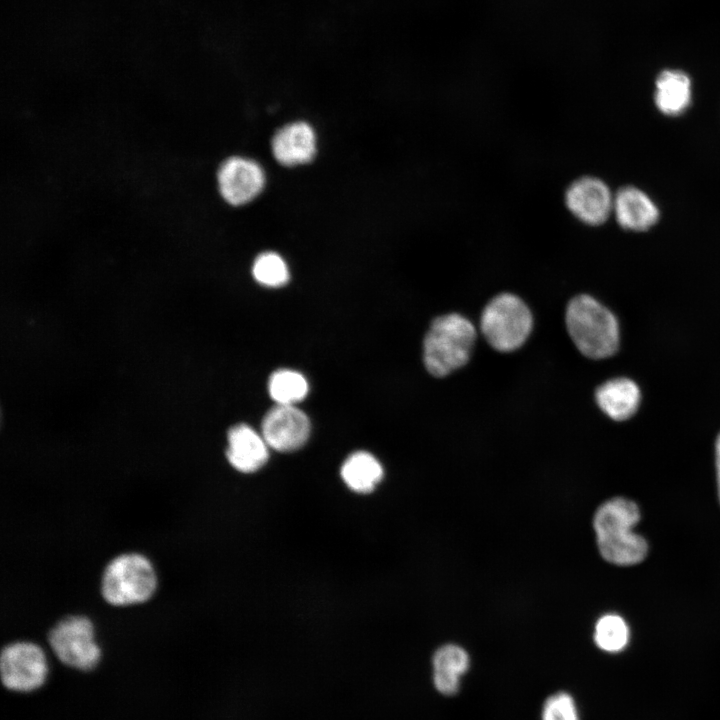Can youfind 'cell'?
<instances>
[{"instance_id": "5b68a950", "label": "cell", "mask_w": 720, "mask_h": 720, "mask_svg": "<svg viewBox=\"0 0 720 720\" xmlns=\"http://www.w3.org/2000/svg\"><path fill=\"white\" fill-rule=\"evenodd\" d=\"M533 327L532 314L516 295L503 293L494 297L484 308L481 331L487 342L500 352L519 348Z\"/></svg>"}, {"instance_id": "5bb4252c", "label": "cell", "mask_w": 720, "mask_h": 720, "mask_svg": "<svg viewBox=\"0 0 720 720\" xmlns=\"http://www.w3.org/2000/svg\"><path fill=\"white\" fill-rule=\"evenodd\" d=\"M595 399L608 417L615 421H624L638 410L641 393L634 381L619 377L601 384L596 390Z\"/></svg>"}, {"instance_id": "ffe728a7", "label": "cell", "mask_w": 720, "mask_h": 720, "mask_svg": "<svg viewBox=\"0 0 720 720\" xmlns=\"http://www.w3.org/2000/svg\"><path fill=\"white\" fill-rule=\"evenodd\" d=\"M255 280L267 287H280L287 283L289 271L286 262L275 252L258 255L252 266Z\"/></svg>"}, {"instance_id": "7c38bea8", "label": "cell", "mask_w": 720, "mask_h": 720, "mask_svg": "<svg viewBox=\"0 0 720 720\" xmlns=\"http://www.w3.org/2000/svg\"><path fill=\"white\" fill-rule=\"evenodd\" d=\"M612 214L623 229L638 232L648 230L659 218L658 207L652 199L632 186L623 187L614 195Z\"/></svg>"}, {"instance_id": "52a82bcc", "label": "cell", "mask_w": 720, "mask_h": 720, "mask_svg": "<svg viewBox=\"0 0 720 720\" xmlns=\"http://www.w3.org/2000/svg\"><path fill=\"white\" fill-rule=\"evenodd\" d=\"M0 675L3 686L10 691L29 693L39 689L48 676L45 652L30 641L6 645L0 656Z\"/></svg>"}, {"instance_id": "8fae6325", "label": "cell", "mask_w": 720, "mask_h": 720, "mask_svg": "<svg viewBox=\"0 0 720 720\" xmlns=\"http://www.w3.org/2000/svg\"><path fill=\"white\" fill-rule=\"evenodd\" d=\"M275 159L284 166L311 161L316 153V135L306 122L298 121L280 128L272 139Z\"/></svg>"}, {"instance_id": "2e32d148", "label": "cell", "mask_w": 720, "mask_h": 720, "mask_svg": "<svg viewBox=\"0 0 720 720\" xmlns=\"http://www.w3.org/2000/svg\"><path fill=\"white\" fill-rule=\"evenodd\" d=\"M691 80L680 70H664L655 82V105L668 116H677L686 111L691 102Z\"/></svg>"}, {"instance_id": "ac0fdd59", "label": "cell", "mask_w": 720, "mask_h": 720, "mask_svg": "<svg viewBox=\"0 0 720 720\" xmlns=\"http://www.w3.org/2000/svg\"><path fill=\"white\" fill-rule=\"evenodd\" d=\"M268 392L278 405H295L306 397L308 383L299 372L280 369L270 376Z\"/></svg>"}, {"instance_id": "e0dca14e", "label": "cell", "mask_w": 720, "mask_h": 720, "mask_svg": "<svg viewBox=\"0 0 720 720\" xmlns=\"http://www.w3.org/2000/svg\"><path fill=\"white\" fill-rule=\"evenodd\" d=\"M340 473L343 481L351 490L368 493L382 479L383 468L373 455L365 451H358L344 461Z\"/></svg>"}, {"instance_id": "ba28073f", "label": "cell", "mask_w": 720, "mask_h": 720, "mask_svg": "<svg viewBox=\"0 0 720 720\" xmlns=\"http://www.w3.org/2000/svg\"><path fill=\"white\" fill-rule=\"evenodd\" d=\"M609 186L595 176H581L565 189L564 204L567 211L579 222L599 226L606 222L613 210Z\"/></svg>"}, {"instance_id": "d6986e66", "label": "cell", "mask_w": 720, "mask_h": 720, "mask_svg": "<svg viewBox=\"0 0 720 720\" xmlns=\"http://www.w3.org/2000/svg\"><path fill=\"white\" fill-rule=\"evenodd\" d=\"M594 641L605 652L622 651L629 641V628L617 614H606L598 619L594 629Z\"/></svg>"}, {"instance_id": "30bf717a", "label": "cell", "mask_w": 720, "mask_h": 720, "mask_svg": "<svg viewBox=\"0 0 720 720\" xmlns=\"http://www.w3.org/2000/svg\"><path fill=\"white\" fill-rule=\"evenodd\" d=\"M307 415L295 405H276L265 415L262 435L268 446L280 451H294L305 444L310 435Z\"/></svg>"}, {"instance_id": "7a4b0ae2", "label": "cell", "mask_w": 720, "mask_h": 720, "mask_svg": "<svg viewBox=\"0 0 720 720\" xmlns=\"http://www.w3.org/2000/svg\"><path fill=\"white\" fill-rule=\"evenodd\" d=\"M568 333L578 350L588 358L612 356L619 346V324L614 314L589 295H578L566 310Z\"/></svg>"}, {"instance_id": "9a60e30c", "label": "cell", "mask_w": 720, "mask_h": 720, "mask_svg": "<svg viewBox=\"0 0 720 720\" xmlns=\"http://www.w3.org/2000/svg\"><path fill=\"white\" fill-rule=\"evenodd\" d=\"M433 682L443 695L451 696L458 692L460 679L467 672L470 658L464 648L456 644L439 647L433 656Z\"/></svg>"}, {"instance_id": "7402d4cb", "label": "cell", "mask_w": 720, "mask_h": 720, "mask_svg": "<svg viewBox=\"0 0 720 720\" xmlns=\"http://www.w3.org/2000/svg\"><path fill=\"white\" fill-rule=\"evenodd\" d=\"M715 466H716V478H717V491L720 502V433L718 434L715 442Z\"/></svg>"}, {"instance_id": "8992f818", "label": "cell", "mask_w": 720, "mask_h": 720, "mask_svg": "<svg viewBox=\"0 0 720 720\" xmlns=\"http://www.w3.org/2000/svg\"><path fill=\"white\" fill-rule=\"evenodd\" d=\"M48 643L61 663L80 671L93 670L101 658L93 624L84 616L61 619L49 631Z\"/></svg>"}, {"instance_id": "44dd1931", "label": "cell", "mask_w": 720, "mask_h": 720, "mask_svg": "<svg viewBox=\"0 0 720 720\" xmlns=\"http://www.w3.org/2000/svg\"><path fill=\"white\" fill-rule=\"evenodd\" d=\"M541 717L542 720H579L573 697L562 691L550 695L545 700Z\"/></svg>"}, {"instance_id": "4fadbf2b", "label": "cell", "mask_w": 720, "mask_h": 720, "mask_svg": "<svg viewBox=\"0 0 720 720\" xmlns=\"http://www.w3.org/2000/svg\"><path fill=\"white\" fill-rule=\"evenodd\" d=\"M226 456L229 463L238 471L255 472L268 459V444L263 435L258 434L246 424L233 426L227 435Z\"/></svg>"}, {"instance_id": "9c48e42d", "label": "cell", "mask_w": 720, "mask_h": 720, "mask_svg": "<svg viewBox=\"0 0 720 720\" xmlns=\"http://www.w3.org/2000/svg\"><path fill=\"white\" fill-rule=\"evenodd\" d=\"M218 189L230 205H244L253 200L263 189L265 175L255 161L233 156L220 165L217 172Z\"/></svg>"}, {"instance_id": "3957f363", "label": "cell", "mask_w": 720, "mask_h": 720, "mask_svg": "<svg viewBox=\"0 0 720 720\" xmlns=\"http://www.w3.org/2000/svg\"><path fill=\"white\" fill-rule=\"evenodd\" d=\"M476 339L473 324L458 313L436 318L426 333L424 364L435 377H444L464 366Z\"/></svg>"}, {"instance_id": "6da1fadb", "label": "cell", "mask_w": 720, "mask_h": 720, "mask_svg": "<svg viewBox=\"0 0 720 720\" xmlns=\"http://www.w3.org/2000/svg\"><path fill=\"white\" fill-rule=\"evenodd\" d=\"M640 517L637 504L623 497L611 498L597 508L593 528L604 560L618 566H631L646 558L647 541L634 531Z\"/></svg>"}, {"instance_id": "277c9868", "label": "cell", "mask_w": 720, "mask_h": 720, "mask_svg": "<svg viewBox=\"0 0 720 720\" xmlns=\"http://www.w3.org/2000/svg\"><path fill=\"white\" fill-rule=\"evenodd\" d=\"M156 586L151 562L141 554L127 553L115 557L106 566L101 593L109 604L126 606L147 601Z\"/></svg>"}]
</instances>
